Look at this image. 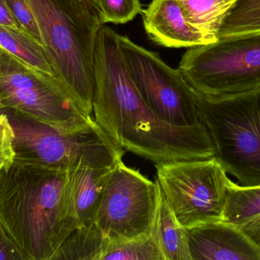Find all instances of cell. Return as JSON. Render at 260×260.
Returning a JSON list of instances; mask_svg holds the SVG:
<instances>
[{"label":"cell","mask_w":260,"mask_h":260,"mask_svg":"<svg viewBox=\"0 0 260 260\" xmlns=\"http://www.w3.org/2000/svg\"><path fill=\"white\" fill-rule=\"evenodd\" d=\"M94 120L123 151L155 164L205 160L215 148L202 122L178 126L162 120L138 91L118 42V34L102 26L94 56Z\"/></svg>","instance_id":"cell-1"},{"label":"cell","mask_w":260,"mask_h":260,"mask_svg":"<svg viewBox=\"0 0 260 260\" xmlns=\"http://www.w3.org/2000/svg\"><path fill=\"white\" fill-rule=\"evenodd\" d=\"M68 171L14 161L0 170V224L27 260H50L74 230L65 201Z\"/></svg>","instance_id":"cell-2"},{"label":"cell","mask_w":260,"mask_h":260,"mask_svg":"<svg viewBox=\"0 0 260 260\" xmlns=\"http://www.w3.org/2000/svg\"><path fill=\"white\" fill-rule=\"evenodd\" d=\"M58 81L78 106L93 114L94 56L102 21L89 0H26Z\"/></svg>","instance_id":"cell-3"},{"label":"cell","mask_w":260,"mask_h":260,"mask_svg":"<svg viewBox=\"0 0 260 260\" xmlns=\"http://www.w3.org/2000/svg\"><path fill=\"white\" fill-rule=\"evenodd\" d=\"M14 131V161L50 169L111 167L124 151L94 122L74 132H62L13 108H5Z\"/></svg>","instance_id":"cell-4"},{"label":"cell","mask_w":260,"mask_h":260,"mask_svg":"<svg viewBox=\"0 0 260 260\" xmlns=\"http://www.w3.org/2000/svg\"><path fill=\"white\" fill-rule=\"evenodd\" d=\"M197 95L200 120L215 158L238 184L260 185V91L226 97Z\"/></svg>","instance_id":"cell-5"},{"label":"cell","mask_w":260,"mask_h":260,"mask_svg":"<svg viewBox=\"0 0 260 260\" xmlns=\"http://www.w3.org/2000/svg\"><path fill=\"white\" fill-rule=\"evenodd\" d=\"M178 69L200 96L260 91V32L219 37L215 42L189 47Z\"/></svg>","instance_id":"cell-6"},{"label":"cell","mask_w":260,"mask_h":260,"mask_svg":"<svg viewBox=\"0 0 260 260\" xmlns=\"http://www.w3.org/2000/svg\"><path fill=\"white\" fill-rule=\"evenodd\" d=\"M13 108L62 132H74L94 122L54 78L0 47V111Z\"/></svg>","instance_id":"cell-7"},{"label":"cell","mask_w":260,"mask_h":260,"mask_svg":"<svg viewBox=\"0 0 260 260\" xmlns=\"http://www.w3.org/2000/svg\"><path fill=\"white\" fill-rule=\"evenodd\" d=\"M155 167L160 189L182 225L223 221L230 179L215 157Z\"/></svg>","instance_id":"cell-8"},{"label":"cell","mask_w":260,"mask_h":260,"mask_svg":"<svg viewBox=\"0 0 260 260\" xmlns=\"http://www.w3.org/2000/svg\"><path fill=\"white\" fill-rule=\"evenodd\" d=\"M128 70L144 101L165 122L178 126L200 123L197 95L179 69L166 64L158 53L118 34Z\"/></svg>","instance_id":"cell-9"},{"label":"cell","mask_w":260,"mask_h":260,"mask_svg":"<svg viewBox=\"0 0 260 260\" xmlns=\"http://www.w3.org/2000/svg\"><path fill=\"white\" fill-rule=\"evenodd\" d=\"M158 182H152L123 160L111 171L94 223L109 240H129L151 233Z\"/></svg>","instance_id":"cell-10"},{"label":"cell","mask_w":260,"mask_h":260,"mask_svg":"<svg viewBox=\"0 0 260 260\" xmlns=\"http://www.w3.org/2000/svg\"><path fill=\"white\" fill-rule=\"evenodd\" d=\"M191 260H260V247L239 226L224 221L186 227Z\"/></svg>","instance_id":"cell-11"},{"label":"cell","mask_w":260,"mask_h":260,"mask_svg":"<svg viewBox=\"0 0 260 260\" xmlns=\"http://www.w3.org/2000/svg\"><path fill=\"white\" fill-rule=\"evenodd\" d=\"M142 12L147 35L159 45L189 48L211 43L188 21L177 0H152Z\"/></svg>","instance_id":"cell-12"},{"label":"cell","mask_w":260,"mask_h":260,"mask_svg":"<svg viewBox=\"0 0 260 260\" xmlns=\"http://www.w3.org/2000/svg\"><path fill=\"white\" fill-rule=\"evenodd\" d=\"M114 166H84L68 171L65 189L66 207L74 230L80 226L94 223L105 183Z\"/></svg>","instance_id":"cell-13"},{"label":"cell","mask_w":260,"mask_h":260,"mask_svg":"<svg viewBox=\"0 0 260 260\" xmlns=\"http://www.w3.org/2000/svg\"><path fill=\"white\" fill-rule=\"evenodd\" d=\"M150 234L157 241L165 260H191L186 227L174 215L159 183L157 208Z\"/></svg>","instance_id":"cell-14"},{"label":"cell","mask_w":260,"mask_h":260,"mask_svg":"<svg viewBox=\"0 0 260 260\" xmlns=\"http://www.w3.org/2000/svg\"><path fill=\"white\" fill-rule=\"evenodd\" d=\"M0 47L30 67L58 81L56 70L46 49L25 33L0 25Z\"/></svg>","instance_id":"cell-15"},{"label":"cell","mask_w":260,"mask_h":260,"mask_svg":"<svg viewBox=\"0 0 260 260\" xmlns=\"http://www.w3.org/2000/svg\"><path fill=\"white\" fill-rule=\"evenodd\" d=\"M108 238L94 223L76 227L50 260H99Z\"/></svg>","instance_id":"cell-16"},{"label":"cell","mask_w":260,"mask_h":260,"mask_svg":"<svg viewBox=\"0 0 260 260\" xmlns=\"http://www.w3.org/2000/svg\"><path fill=\"white\" fill-rule=\"evenodd\" d=\"M186 19L201 31L211 43L218 38L220 30L229 10L232 0H177Z\"/></svg>","instance_id":"cell-17"},{"label":"cell","mask_w":260,"mask_h":260,"mask_svg":"<svg viewBox=\"0 0 260 260\" xmlns=\"http://www.w3.org/2000/svg\"><path fill=\"white\" fill-rule=\"evenodd\" d=\"M260 215V185L244 186L229 180L223 221L243 227Z\"/></svg>","instance_id":"cell-18"},{"label":"cell","mask_w":260,"mask_h":260,"mask_svg":"<svg viewBox=\"0 0 260 260\" xmlns=\"http://www.w3.org/2000/svg\"><path fill=\"white\" fill-rule=\"evenodd\" d=\"M165 260L157 241L148 234L129 240H109L99 260Z\"/></svg>","instance_id":"cell-19"},{"label":"cell","mask_w":260,"mask_h":260,"mask_svg":"<svg viewBox=\"0 0 260 260\" xmlns=\"http://www.w3.org/2000/svg\"><path fill=\"white\" fill-rule=\"evenodd\" d=\"M260 32V0H238L224 18L219 37Z\"/></svg>","instance_id":"cell-20"},{"label":"cell","mask_w":260,"mask_h":260,"mask_svg":"<svg viewBox=\"0 0 260 260\" xmlns=\"http://www.w3.org/2000/svg\"><path fill=\"white\" fill-rule=\"evenodd\" d=\"M100 18L107 23L126 24L142 12L140 0H89Z\"/></svg>","instance_id":"cell-21"},{"label":"cell","mask_w":260,"mask_h":260,"mask_svg":"<svg viewBox=\"0 0 260 260\" xmlns=\"http://www.w3.org/2000/svg\"><path fill=\"white\" fill-rule=\"evenodd\" d=\"M14 18L28 36L44 47L36 18L26 0H3ZM45 48V47H44Z\"/></svg>","instance_id":"cell-22"},{"label":"cell","mask_w":260,"mask_h":260,"mask_svg":"<svg viewBox=\"0 0 260 260\" xmlns=\"http://www.w3.org/2000/svg\"><path fill=\"white\" fill-rule=\"evenodd\" d=\"M14 131L6 113H0V170L13 163Z\"/></svg>","instance_id":"cell-23"},{"label":"cell","mask_w":260,"mask_h":260,"mask_svg":"<svg viewBox=\"0 0 260 260\" xmlns=\"http://www.w3.org/2000/svg\"><path fill=\"white\" fill-rule=\"evenodd\" d=\"M0 260H27L0 224Z\"/></svg>","instance_id":"cell-24"},{"label":"cell","mask_w":260,"mask_h":260,"mask_svg":"<svg viewBox=\"0 0 260 260\" xmlns=\"http://www.w3.org/2000/svg\"><path fill=\"white\" fill-rule=\"evenodd\" d=\"M0 25L25 33L16 19L14 18L3 0H0Z\"/></svg>","instance_id":"cell-25"},{"label":"cell","mask_w":260,"mask_h":260,"mask_svg":"<svg viewBox=\"0 0 260 260\" xmlns=\"http://www.w3.org/2000/svg\"><path fill=\"white\" fill-rule=\"evenodd\" d=\"M241 228L260 247V215L241 227Z\"/></svg>","instance_id":"cell-26"},{"label":"cell","mask_w":260,"mask_h":260,"mask_svg":"<svg viewBox=\"0 0 260 260\" xmlns=\"http://www.w3.org/2000/svg\"><path fill=\"white\" fill-rule=\"evenodd\" d=\"M232 1H233L234 3H236L237 1H238V0H232Z\"/></svg>","instance_id":"cell-27"}]
</instances>
